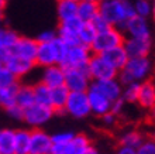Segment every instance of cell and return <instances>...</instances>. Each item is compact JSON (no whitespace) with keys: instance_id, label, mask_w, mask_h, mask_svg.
<instances>
[{"instance_id":"4","label":"cell","mask_w":155,"mask_h":154,"mask_svg":"<svg viewBox=\"0 0 155 154\" xmlns=\"http://www.w3.org/2000/svg\"><path fill=\"white\" fill-rule=\"evenodd\" d=\"M124 40H126L124 33L118 27L111 26L104 31H100L96 34L94 41L90 45V50L94 54H103L109 51V50L117 47V45H123Z\"/></svg>"},{"instance_id":"44","label":"cell","mask_w":155,"mask_h":154,"mask_svg":"<svg viewBox=\"0 0 155 154\" xmlns=\"http://www.w3.org/2000/svg\"><path fill=\"white\" fill-rule=\"evenodd\" d=\"M151 17L155 20V0H151Z\"/></svg>"},{"instance_id":"21","label":"cell","mask_w":155,"mask_h":154,"mask_svg":"<svg viewBox=\"0 0 155 154\" xmlns=\"http://www.w3.org/2000/svg\"><path fill=\"white\" fill-rule=\"evenodd\" d=\"M69 96V89L65 85L51 88V98H49V106H52L57 115H65V105Z\"/></svg>"},{"instance_id":"24","label":"cell","mask_w":155,"mask_h":154,"mask_svg":"<svg viewBox=\"0 0 155 154\" xmlns=\"http://www.w3.org/2000/svg\"><path fill=\"white\" fill-rule=\"evenodd\" d=\"M99 14V2L92 0H79L78 2V17L82 21H92L94 16Z\"/></svg>"},{"instance_id":"6","label":"cell","mask_w":155,"mask_h":154,"mask_svg":"<svg viewBox=\"0 0 155 154\" xmlns=\"http://www.w3.org/2000/svg\"><path fill=\"white\" fill-rule=\"evenodd\" d=\"M87 72L92 81H102L118 77V69H116L110 62L106 60L103 54H92L87 62Z\"/></svg>"},{"instance_id":"39","label":"cell","mask_w":155,"mask_h":154,"mask_svg":"<svg viewBox=\"0 0 155 154\" xmlns=\"http://www.w3.org/2000/svg\"><path fill=\"white\" fill-rule=\"evenodd\" d=\"M72 132H59V133H55V134H51L52 137V143L54 144H62V143H66L69 142L71 139L74 137Z\"/></svg>"},{"instance_id":"35","label":"cell","mask_w":155,"mask_h":154,"mask_svg":"<svg viewBox=\"0 0 155 154\" xmlns=\"http://www.w3.org/2000/svg\"><path fill=\"white\" fill-rule=\"evenodd\" d=\"M18 78L12 72L8 71L6 67L0 69V88H4V86H12V85H16L18 84Z\"/></svg>"},{"instance_id":"38","label":"cell","mask_w":155,"mask_h":154,"mask_svg":"<svg viewBox=\"0 0 155 154\" xmlns=\"http://www.w3.org/2000/svg\"><path fill=\"white\" fill-rule=\"evenodd\" d=\"M137 154H155V140H145L137 147Z\"/></svg>"},{"instance_id":"7","label":"cell","mask_w":155,"mask_h":154,"mask_svg":"<svg viewBox=\"0 0 155 154\" xmlns=\"http://www.w3.org/2000/svg\"><path fill=\"white\" fill-rule=\"evenodd\" d=\"M65 115H69L71 118L78 120L89 118L92 115V110H90L87 92H69L65 105Z\"/></svg>"},{"instance_id":"26","label":"cell","mask_w":155,"mask_h":154,"mask_svg":"<svg viewBox=\"0 0 155 154\" xmlns=\"http://www.w3.org/2000/svg\"><path fill=\"white\" fill-rule=\"evenodd\" d=\"M18 37H20V34H17L14 30L0 26V54L2 55L7 54Z\"/></svg>"},{"instance_id":"10","label":"cell","mask_w":155,"mask_h":154,"mask_svg":"<svg viewBox=\"0 0 155 154\" xmlns=\"http://www.w3.org/2000/svg\"><path fill=\"white\" fill-rule=\"evenodd\" d=\"M83 23H85V21H82L78 16L72 17V19H68V20L59 21L58 29H57V36L59 37L68 47L81 44V41H79V30H81Z\"/></svg>"},{"instance_id":"20","label":"cell","mask_w":155,"mask_h":154,"mask_svg":"<svg viewBox=\"0 0 155 154\" xmlns=\"http://www.w3.org/2000/svg\"><path fill=\"white\" fill-rule=\"evenodd\" d=\"M137 103L145 110H151L155 106V84L152 81L147 79L140 84Z\"/></svg>"},{"instance_id":"9","label":"cell","mask_w":155,"mask_h":154,"mask_svg":"<svg viewBox=\"0 0 155 154\" xmlns=\"http://www.w3.org/2000/svg\"><path fill=\"white\" fill-rule=\"evenodd\" d=\"M92 84V78L86 68H65V86L69 92H86Z\"/></svg>"},{"instance_id":"46","label":"cell","mask_w":155,"mask_h":154,"mask_svg":"<svg viewBox=\"0 0 155 154\" xmlns=\"http://www.w3.org/2000/svg\"><path fill=\"white\" fill-rule=\"evenodd\" d=\"M3 67H4V64H3V55L0 54V69L3 68Z\"/></svg>"},{"instance_id":"5","label":"cell","mask_w":155,"mask_h":154,"mask_svg":"<svg viewBox=\"0 0 155 154\" xmlns=\"http://www.w3.org/2000/svg\"><path fill=\"white\" fill-rule=\"evenodd\" d=\"M55 115L57 113L52 109V106L42 105V103L35 102V103H33L31 106L24 109L23 122L31 129H38V127H44Z\"/></svg>"},{"instance_id":"47","label":"cell","mask_w":155,"mask_h":154,"mask_svg":"<svg viewBox=\"0 0 155 154\" xmlns=\"http://www.w3.org/2000/svg\"><path fill=\"white\" fill-rule=\"evenodd\" d=\"M3 20H4V17H3V12H0V26H3Z\"/></svg>"},{"instance_id":"25","label":"cell","mask_w":155,"mask_h":154,"mask_svg":"<svg viewBox=\"0 0 155 154\" xmlns=\"http://www.w3.org/2000/svg\"><path fill=\"white\" fill-rule=\"evenodd\" d=\"M16 103L21 108H28L33 103H35V96H34V88L28 84H18L16 93Z\"/></svg>"},{"instance_id":"1","label":"cell","mask_w":155,"mask_h":154,"mask_svg":"<svg viewBox=\"0 0 155 154\" xmlns=\"http://www.w3.org/2000/svg\"><path fill=\"white\" fill-rule=\"evenodd\" d=\"M99 13L111 26L121 27L130 17L135 16L133 0H100Z\"/></svg>"},{"instance_id":"17","label":"cell","mask_w":155,"mask_h":154,"mask_svg":"<svg viewBox=\"0 0 155 154\" xmlns=\"http://www.w3.org/2000/svg\"><path fill=\"white\" fill-rule=\"evenodd\" d=\"M40 81L49 88L65 85V68L61 64H54L42 67L40 74Z\"/></svg>"},{"instance_id":"41","label":"cell","mask_w":155,"mask_h":154,"mask_svg":"<svg viewBox=\"0 0 155 154\" xmlns=\"http://www.w3.org/2000/svg\"><path fill=\"white\" fill-rule=\"evenodd\" d=\"M57 31H54V30H44V31H41L35 38H37L38 43H51L57 38Z\"/></svg>"},{"instance_id":"48","label":"cell","mask_w":155,"mask_h":154,"mask_svg":"<svg viewBox=\"0 0 155 154\" xmlns=\"http://www.w3.org/2000/svg\"><path fill=\"white\" fill-rule=\"evenodd\" d=\"M92 2H100V0H92Z\"/></svg>"},{"instance_id":"12","label":"cell","mask_w":155,"mask_h":154,"mask_svg":"<svg viewBox=\"0 0 155 154\" xmlns=\"http://www.w3.org/2000/svg\"><path fill=\"white\" fill-rule=\"evenodd\" d=\"M3 64H4V67H6L8 71H12L18 79L30 75V74L35 69V67H37L34 61H28V60L21 58V57H18V55H14V54H12V53H7L3 55Z\"/></svg>"},{"instance_id":"11","label":"cell","mask_w":155,"mask_h":154,"mask_svg":"<svg viewBox=\"0 0 155 154\" xmlns=\"http://www.w3.org/2000/svg\"><path fill=\"white\" fill-rule=\"evenodd\" d=\"M126 37H144V38H152L151 26L148 23L147 17L133 16L120 27Z\"/></svg>"},{"instance_id":"18","label":"cell","mask_w":155,"mask_h":154,"mask_svg":"<svg viewBox=\"0 0 155 154\" xmlns=\"http://www.w3.org/2000/svg\"><path fill=\"white\" fill-rule=\"evenodd\" d=\"M92 85L99 89L103 95H106L111 102L121 98L123 84L118 78H110V79H102V81H92Z\"/></svg>"},{"instance_id":"31","label":"cell","mask_w":155,"mask_h":154,"mask_svg":"<svg viewBox=\"0 0 155 154\" xmlns=\"http://www.w3.org/2000/svg\"><path fill=\"white\" fill-rule=\"evenodd\" d=\"M34 88V96H35V102L37 103H42V105H49V98H51V88L47 86L44 82L38 81L37 84L33 85Z\"/></svg>"},{"instance_id":"36","label":"cell","mask_w":155,"mask_h":154,"mask_svg":"<svg viewBox=\"0 0 155 154\" xmlns=\"http://www.w3.org/2000/svg\"><path fill=\"white\" fill-rule=\"evenodd\" d=\"M6 110V113L8 115V118H12L13 120H18V122H23V118H24V108H21L20 105H12L10 108H7Z\"/></svg>"},{"instance_id":"23","label":"cell","mask_w":155,"mask_h":154,"mask_svg":"<svg viewBox=\"0 0 155 154\" xmlns=\"http://www.w3.org/2000/svg\"><path fill=\"white\" fill-rule=\"evenodd\" d=\"M30 142H31V130H14V154H28Z\"/></svg>"},{"instance_id":"15","label":"cell","mask_w":155,"mask_h":154,"mask_svg":"<svg viewBox=\"0 0 155 154\" xmlns=\"http://www.w3.org/2000/svg\"><path fill=\"white\" fill-rule=\"evenodd\" d=\"M87 92V98H89V103H90V110L92 115L96 118H100L104 113L110 112L111 109V101L106 95H103L99 89H96L92 84H90Z\"/></svg>"},{"instance_id":"33","label":"cell","mask_w":155,"mask_h":154,"mask_svg":"<svg viewBox=\"0 0 155 154\" xmlns=\"http://www.w3.org/2000/svg\"><path fill=\"white\" fill-rule=\"evenodd\" d=\"M138 89H140V84L138 82H131V84H126L123 85V93L121 98L124 99L126 103H137L138 99Z\"/></svg>"},{"instance_id":"32","label":"cell","mask_w":155,"mask_h":154,"mask_svg":"<svg viewBox=\"0 0 155 154\" xmlns=\"http://www.w3.org/2000/svg\"><path fill=\"white\" fill-rule=\"evenodd\" d=\"M96 34H97V31L94 30V27L92 26L90 21L83 23L81 30H79V41H81V44H85V45H87V47H90L92 43L94 41Z\"/></svg>"},{"instance_id":"37","label":"cell","mask_w":155,"mask_h":154,"mask_svg":"<svg viewBox=\"0 0 155 154\" xmlns=\"http://www.w3.org/2000/svg\"><path fill=\"white\" fill-rule=\"evenodd\" d=\"M90 23H92V26H93L94 30H96L97 33L104 31V30H107L109 27H111V24L106 20V19H104V17L102 16V14H100V13H99L97 16H94L93 20L90 21Z\"/></svg>"},{"instance_id":"40","label":"cell","mask_w":155,"mask_h":154,"mask_svg":"<svg viewBox=\"0 0 155 154\" xmlns=\"http://www.w3.org/2000/svg\"><path fill=\"white\" fill-rule=\"evenodd\" d=\"M99 119H100V122H102V125L104 126V127H113V126H116V123H117L118 116L110 110V112L104 113L103 116H100Z\"/></svg>"},{"instance_id":"28","label":"cell","mask_w":155,"mask_h":154,"mask_svg":"<svg viewBox=\"0 0 155 154\" xmlns=\"http://www.w3.org/2000/svg\"><path fill=\"white\" fill-rule=\"evenodd\" d=\"M0 154H14V130H0Z\"/></svg>"},{"instance_id":"14","label":"cell","mask_w":155,"mask_h":154,"mask_svg":"<svg viewBox=\"0 0 155 154\" xmlns=\"http://www.w3.org/2000/svg\"><path fill=\"white\" fill-rule=\"evenodd\" d=\"M52 137L41 127L31 130V142H30L28 154H51L52 150Z\"/></svg>"},{"instance_id":"43","label":"cell","mask_w":155,"mask_h":154,"mask_svg":"<svg viewBox=\"0 0 155 154\" xmlns=\"http://www.w3.org/2000/svg\"><path fill=\"white\" fill-rule=\"evenodd\" d=\"M117 153L118 154H137V150H135L134 147L124 146V144H118Z\"/></svg>"},{"instance_id":"3","label":"cell","mask_w":155,"mask_h":154,"mask_svg":"<svg viewBox=\"0 0 155 154\" xmlns=\"http://www.w3.org/2000/svg\"><path fill=\"white\" fill-rule=\"evenodd\" d=\"M97 149L92 144L86 134H74L69 142L62 144H52L51 154H96Z\"/></svg>"},{"instance_id":"29","label":"cell","mask_w":155,"mask_h":154,"mask_svg":"<svg viewBox=\"0 0 155 154\" xmlns=\"http://www.w3.org/2000/svg\"><path fill=\"white\" fill-rule=\"evenodd\" d=\"M144 140V136L141 132L138 130H127L124 133L120 136V140H118V144H124V146H130V147H134L137 150V147L143 143Z\"/></svg>"},{"instance_id":"49","label":"cell","mask_w":155,"mask_h":154,"mask_svg":"<svg viewBox=\"0 0 155 154\" xmlns=\"http://www.w3.org/2000/svg\"><path fill=\"white\" fill-rule=\"evenodd\" d=\"M72 2H79V0H72Z\"/></svg>"},{"instance_id":"8","label":"cell","mask_w":155,"mask_h":154,"mask_svg":"<svg viewBox=\"0 0 155 154\" xmlns=\"http://www.w3.org/2000/svg\"><path fill=\"white\" fill-rule=\"evenodd\" d=\"M92 50L85 44H76L68 47L65 58L62 60L61 65L64 68H86L90 57Z\"/></svg>"},{"instance_id":"50","label":"cell","mask_w":155,"mask_h":154,"mask_svg":"<svg viewBox=\"0 0 155 154\" xmlns=\"http://www.w3.org/2000/svg\"><path fill=\"white\" fill-rule=\"evenodd\" d=\"M7 2H8V0H7Z\"/></svg>"},{"instance_id":"34","label":"cell","mask_w":155,"mask_h":154,"mask_svg":"<svg viewBox=\"0 0 155 154\" xmlns=\"http://www.w3.org/2000/svg\"><path fill=\"white\" fill-rule=\"evenodd\" d=\"M133 4L137 16L151 17V0H133Z\"/></svg>"},{"instance_id":"13","label":"cell","mask_w":155,"mask_h":154,"mask_svg":"<svg viewBox=\"0 0 155 154\" xmlns=\"http://www.w3.org/2000/svg\"><path fill=\"white\" fill-rule=\"evenodd\" d=\"M128 57H148L152 51V38H144V37H126L123 43Z\"/></svg>"},{"instance_id":"2","label":"cell","mask_w":155,"mask_h":154,"mask_svg":"<svg viewBox=\"0 0 155 154\" xmlns=\"http://www.w3.org/2000/svg\"><path fill=\"white\" fill-rule=\"evenodd\" d=\"M154 71V64H152L150 55L148 57H133L128 58L126 65L118 71V79L123 85L131 84V82H141L150 79Z\"/></svg>"},{"instance_id":"30","label":"cell","mask_w":155,"mask_h":154,"mask_svg":"<svg viewBox=\"0 0 155 154\" xmlns=\"http://www.w3.org/2000/svg\"><path fill=\"white\" fill-rule=\"evenodd\" d=\"M20 84V82H18ZM12 85V86H4V88H0V108L3 109H7L12 105L16 103V93H17V86Z\"/></svg>"},{"instance_id":"45","label":"cell","mask_w":155,"mask_h":154,"mask_svg":"<svg viewBox=\"0 0 155 154\" xmlns=\"http://www.w3.org/2000/svg\"><path fill=\"white\" fill-rule=\"evenodd\" d=\"M6 4H7V0H0V12H3L6 9Z\"/></svg>"},{"instance_id":"27","label":"cell","mask_w":155,"mask_h":154,"mask_svg":"<svg viewBox=\"0 0 155 154\" xmlns=\"http://www.w3.org/2000/svg\"><path fill=\"white\" fill-rule=\"evenodd\" d=\"M57 16H58V20L59 21L76 17L78 16V2H72V0H58Z\"/></svg>"},{"instance_id":"16","label":"cell","mask_w":155,"mask_h":154,"mask_svg":"<svg viewBox=\"0 0 155 154\" xmlns=\"http://www.w3.org/2000/svg\"><path fill=\"white\" fill-rule=\"evenodd\" d=\"M37 50H38V41L37 38H31V37H18L14 45L8 53L18 55L21 58H25L28 61L35 62V57H37Z\"/></svg>"},{"instance_id":"19","label":"cell","mask_w":155,"mask_h":154,"mask_svg":"<svg viewBox=\"0 0 155 154\" xmlns=\"http://www.w3.org/2000/svg\"><path fill=\"white\" fill-rule=\"evenodd\" d=\"M54 64H58V55L52 41L51 43H38L35 65L42 68V67H48V65Z\"/></svg>"},{"instance_id":"22","label":"cell","mask_w":155,"mask_h":154,"mask_svg":"<svg viewBox=\"0 0 155 154\" xmlns=\"http://www.w3.org/2000/svg\"><path fill=\"white\" fill-rule=\"evenodd\" d=\"M103 55L106 57V60L109 62H110L113 67H114L116 69H120L126 65V62L128 61V54H127L126 48H124V45H117V47H114V48L109 50V51H106V53H103Z\"/></svg>"},{"instance_id":"42","label":"cell","mask_w":155,"mask_h":154,"mask_svg":"<svg viewBox=\"0 0 155 154\" xmlns=\"http://www.w3.org/2000/svg\"><path fill=\"white\" fill-rule=\"evenodd\" d=\"M126 102H124V99L123 98H118V99H116V101L111 102V112L113 113H116L117 116H120V115L123 113V110H124V108H126Z\"/></svg>"}]
</instances>
